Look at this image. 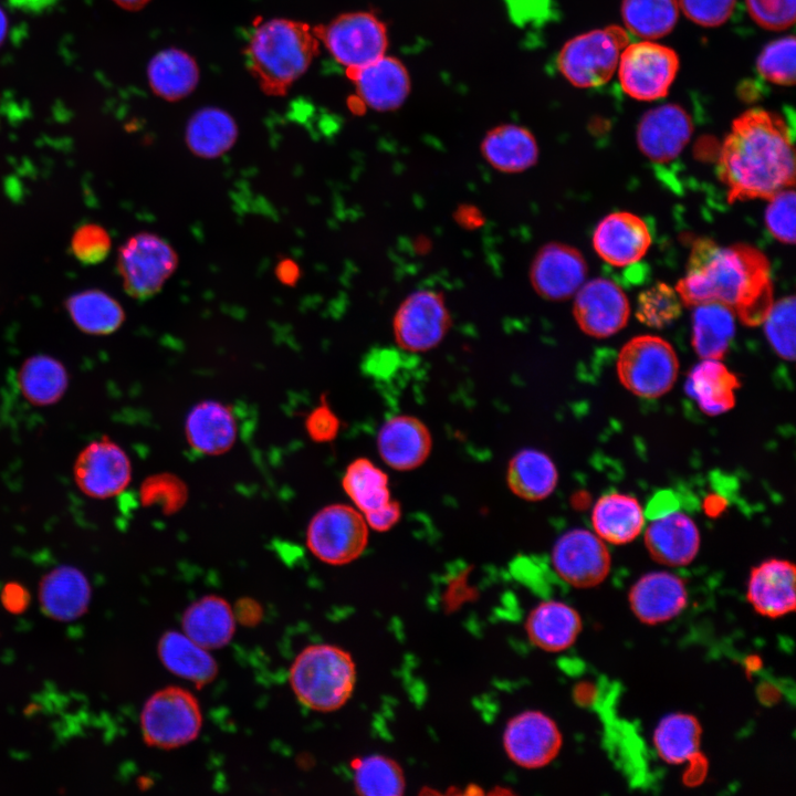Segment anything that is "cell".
Listing matches in <instances>:
<instances>
[{
	"mask_svg": "<svg viewBox=\"0 0 796 796\" xmlns=\"http://www.w3.org/2000/svg\"><path fill=\"white\" fill-rule=\"evenodd\" d=\"M675 291L685 306L720 303L746 326L761 325L774 303L767 258L755 247H721L711 239L694 242Z\"/></svg>",
	"mask_w": 796,
	"mask_h": 796,
	"instance_id": "cell-1",
	"label": "cell"
},
{
	"mask_svg": "<svg viewBox=\"0 0 796 796\" xmlns=\"http://www.w3.org/2000/svg\"><path fill=\"white\" fill-rule=\"evenodd\" d=\"M718 174L729 202L768 200L794 186V146L785 119L763 108L736 117L721 147Z\"/></svg>",
	"mask_w": 796,
	"mask_h": 796,
	"instance_id": "cell-2",
	"label": "cell"
},
{
	"mask_svg": "<svg viewBox=\"0 0 796 796\" xmlns=\"http://www.w3.org/2000/svg\"><path fill=\"white\" fill-rule=\"evenodd\" d=\"M320 44L313 28L304 22L268 20L249 39L248 69L266 95L283 96L307 71Z\"/></svg>",
	"mask_w": 796,
	"mask_h": 796,
	"instance_id": "cell-3",
	"label": "cell"
},
{
	"mask_svg": "<svg viewBox=\"0 0 796 796\" xmlns=\"http://www.w3.org/2000/svg\"><path fill=\"white\" fill-rule=\"evenodd\" d=\"M352 654L335 645L302 649L289 670L291 689L301 704L316 712H334L352 698L356 684Z\"/></svg>",
	"mask_w": 796,
	"mask_h": 796,
	"instance_id": "cell-4",
	"label": "cell"
},
{
	"mask_svg": "<svg viewBox=\"0 0 796 796\" xmlns=\"http://www.w3.org/2000/svg\"><path fill=\"white\" fill-rule=\"evenodd\" d=\"M144 741L153 747L172 750L195 741L202 729V711L196 695L179 685L154 692L140 713Z\"/></svg>",
	"mask_w": 796,
	"mask_h": 796,
	"instance_id": "cell-5",
	"label": "cell"
},
{
	"mask_svg": "<svg viewBox=\"0 0 796 796\" xmlns=\"http://www.w3.org/2000/svg\"><path fill=\"white\" fill-rule=\"evenodd\" d=\"M628 44V32L621 27L591 30L569 39L559 50L556 65L576 87L600 86L612 76Z\"/></svg>",
	"mask_w": 796,
	"mask_h": 796,
	"instance_id": "cell-6",
	"label": "cell"
},
{
	"mask_svg": "<svg viewBox=\"0 0 796 796\" xmlns=\"http://www.w3.org/2000/svg\"><path fill=\"white\" fill-rule=\"evenodd\" d=\"M679 362L673 347L654 335L631 338L620 349L617 374L622 386L633 395L653 399L674 385Z\"/></svg>",
	"mask_w": 796,
	"mask_h": 796,
	"instance_id": "cell-7",
	"label": "cell"
},
{
	"mask_svg": "<svg viewBox=\"0 0 796 796\" xmlns=\"http://www.w3.org/2000/svg\"><path fill=\"white\" fill-rule=\"evenodd\" d=\"M313 30L345 70L360 67L387 54V25L370 11L345 12Z\"/></svg>",
	"mask_w": 796,
	"mask_h": 796,
	"instance_id": "cell-8",
	"label": "cell"
},
{
	"mask_svg": "<svg viewBox=\"0 0 796 796\" xmlns=\"http://www.w3.org/2000/svg\"><path fill=\"white\" fill-rule=\"evenodd\" d=\"M369 527L353 505L331 504L311 519L306 530L310 552L325 564L339 566L357 559L368 544Z\"/></svg>",
	"mask_w": 796,
	"mask_h": 796,
	"instance_id": "cell-9",
	"label": "cell"
},
{
	"mask_svg": "<svg viewBox=\"0 0 796 796\" xmlns=\"http://www.w3.org/2000/svg\"><path fill=\"white\" fill-rule=\"evenodd\" d=\"M177 265L174 248L154 233L134 234L118 250L117 269L124 290L137 300L157 294Z\"/></svg>",
	"mask_w": 796,
	"mask_h": 796,
	"instance_id": "cell-10",
	"label": "cell"
},
{
	"mask_svg": "<svg viewBox=\"0 0 796 796\" xmlns=\"http://www.w3.org/2000/svg\"><path fill=\"white\" fill-rule=\"evenodd\" d=\"M451 326V315L442 295L431 289L408 294L392 317L396 344L410 353H423L437 347Z\"/></svg>",
	"mask_w": 796,
	"mask_h": 796,
	"instance_id": "cell-11",
	"label": "cell"
},
{
	"mask_svg": "<svg viewBox=\"0 0 796 796\" xmlns=\"http://www.w3.org/2000/svg\"><path fill=\"white\" fill-rule=\"evenodd\" d=\"M619 81L622 90L638 101L664 97L679 71L674 50L651 41L628 44L619 57Z\"/></svg>",
	"mask_w": 796,
	"mask_h": 796,
	"instance_id": "cell-12",
	"label": "cell"
},
{
	"mask_svg": "<svg viewBox=\"0 0 796 796\" xmlns=\"http://www.w3.org/2000/svg\"><path fill=\"white\" fill-rule=\"evenodd\" d=\"M551 558L558 577L576 588L601 584L611 568V556L605 542L584 528L564 533L554 544Z\"/></svg>",
	"mask_w": 796,
	"mask_h": 796,
	"instance_id": "cell-13",
	"label": "cell"
},
{
	"mask_svg": "<svg viewBox=\"0 0 796 796\" xmlns=\"http://www.w3.org/2000/svg\"><path fill=\"white\" fill-rule=\"evenodd\" d=\"M563 746L556 722L537 710H526L511 718L503 732V747L517 766L538 769L551 764Z\"/></svg>",
	"mask_w": 796,
	"mask_h": 796,
	"instance_id": "cell-14",
	"label": "cell"
},
{
	"mask_svg": "<svg viewBox=\"0 0 796 796\" xmlns=\"http://www.w3.org/2000/svg\"><path fill=\"white\" fill-rule=\"evenodd\" d=\"M573 312L585 334L605 338L626 326L630 306L619 285L598 277L584 283L576 292Z\"/></svg>",
	"mask_w": 796,
	"mask_h": 796,
	"instance_id": "cell-15",
	"label": "cell"
},
{
	"mask_svg": "<svg viewBox=\"0 0 796 796\" xmlns=\"http://www.w3.org/2000/svg\"><path fill=\"white\" fill-rule=\"evenodd\" d=\"M587 264L582 253L567 244L551 242L535 254L530 268L534 291L548 301H564L585 283Z\"/></svg>",
	"mask_w": 796,
	"mask_h": 796,
	"instance_id": "cell-16",
	"label": "cell"
},
{
	"mask_svg": "<svg viewBox=\"0 0 796 796\" xmlns=\"http://www.w3.org/2000/svg\"><path fill=\"white\" fill-rule=\"evenodd\" d=\"M357 96L376 112H391L401 107L410 95L411 77L405 63L385 54L360 67L346 70Z\"/></svg>",
	"mask_w": 796,
	"mask_h": 796,
	"instance_id": "cell-17",
	"label": "cell"
},
{
	"mask_svg": "<svg viewBox=\"0 0 796 796\" xmlns=\"http://www.w3.org/2000/svg\"><path fill=\"white\" fill-rule=\"evenodd\" d=\"M74 474L84 493L105 499L121 493L128 485L132 464L126 452L115 442L98 440L80 453Z\"/></svg>",
	"mask_w": 796,
	"mask_h": 796,
	"instance_id": "cell-18",
	"label": "cell"
},
{
	"mask_svg": "<svg viewBox=\"0 0 796 796\" xmlns=\"http://www.w3.org/2000/svg\"><path fill=\"white\" fill-rule=\"evenodd\" d=\"M689 593L685 582L667 570L642 575L630 587L628 604L642 624L654 626L678 617L687 607Z\"/></svg>",
	"mask_w": 796,
	"mask_h": 796,
	"instance_id": "cell-19",
	"label": "cell"
},
{
	"mask_svg": "<svg viewBox=\"0 0 796 796\" xmlns=\"http://www.w3.org/2000/svg\"><path fill=\"white\" fill-rule=\"evenodd\" d=\"M692 132V121L687 111L677 104H664L641 117L637 143L650 160L668 163L683 150Z\"/></svg>",
	"mask_w": 796,
	"mask_h": 796,
	"instance_id": "cell-20",
	"label": "cell"
},
{
	"mask_svg": "<svg viewBox=\"0 0 796 796\" xmlns=\"http://www.w3.org/2000/svg\"><path fill=\"white\" fill-rule=\"evenodd\" d=\"M796 569L786 559L769 558L751 569L746 599L761 616L782 618L795 610Z\"/></svg>",
	"mask_w": 796,
	"mask_h": 796,
	"instance_id": "cell-21",
	"label": "cell"
},
{
	"mask_svg": "<svg viewBox=\"0 0 796 796\" xmlns=\"http://www.w3.org/2000/svg\"><path fill=\"white\" fill-rule=\"evenodd\" d=\"M377 449L381 460L396 471L419 468L432 449V437L419 418L397 415L386 420L377 434Z\"/></svg>",
	"mask_w": 796,
	"mask_h": 796,
	"instance_id": "cell-22",
	"label": "cell"
},
{
	"mask_svg": "<svg viewBox=\"0 0 796 796\" xmlns=\"http://www.w3.org/2000/svg\"><path fill=\"white\" fill-rule=\"evenodd\" d=\"M645 545L657 563L682 567L698 555L700 532L689 515L671 511L650 522L645 532Z\"/></svg>",
	"mask_w": 796,
	"mask_h": 796,
	"instance_id": "cell-23",
	"label": "cell"
},
{
	"mask_svg": "<svg viewBox=\"0 0 796 796\" xmlns=\"http://www.w3.org/2000/svg\"><path fill=\"white\" fill-rule=\"evenodd\" d=\"M593 244L598 255L615 266L638 262L651 244L645 221L630 212H614L596 227Z\"/></svg>",
	"mask_w": 796,
	"mask_h": 796,
	"instance_id": "cell-24",
	"label": "cell"
},
{
	"mask_svg": "<svg viewBox=\"0 0 796 796\" xmlns=\"http://www.w3.org/2000/svg\"><path fill=\"white\" fill-rule=\"evenodd\" d=\"M480 151L493 169L520 174L536 164L540 149L528 128L516 123H503L484 134Z\"/></svg>",
	"mask_w": 796,
	"mask_h": 796,
	"instance_id": "cell-25",
	"label": "cell"
},
{
	"mask_svg": "<svg viewBox=\"0 0 796 796\" xmlns=\"http://www.w3.org/2000/svg\"><path fill=\"white\" fill-rule=\"evenodd\" d=\"M583 629L582 617L570 605L561 600H543L527 615L525 631L536 648L561 652L570 648Z\"/></svg>",
	"mask_w": 796,
	"mask_h": 796,
	"instance_id": "cell-26",
	"label": "cell"
},
{
	"mask_svg": "<svg viewBox=\"0 0 796 796\" xmlns=\"http://www.w3.org/2000/svg\"><path fill=\"white\" fill-rule=\"evenodd\" d=\"M185 433L191 448L202 454L219 455L232 448L238 426L231 409L217 400H203L187 415Z\"/></svg>",
	"mask_w": 796,
	"mask_h": 796,
	"instance_id": "cell-27",
	"label": "cell"
},
{
	"mask_svg": "<svg viewBox=\"0 0 796 796\" xmlns=\"http://www.w3.org/2000/svg\"><path fill=\"white\" fill-rule=\"evenodd\" d=\"M182 632L208 650L226 647L235 632V616L230 604L218 595L192 601L181 617Z\"/></svg>",
	"mask_w": 796,
	"mask_h": 796,
	"instance_id": "cell-28",
	"label": "cell"
},
{
	"mask_svg": "<svg viewBox=\"0 0 796 796\" xmlns=\"http://www.w3.org/2000/svg\"><path fill=\"white\" fill-rule=\"evenodd\" d=\"M739 378L720 359H703L687 378L684 390L708 416H719L735 405Z\"/></svg>",
	"mask_w": 796,
	"mask_h": 796,
	"instance_id": "cell-29",
	"label": "cell"
},
{
	"mask_svg": "<svg viewBox=\"0 0 796 796\" xmlns=\"http://www.w3.org/2000/svg\"><path fill=\"white\" fill-rule=\"evenodd\" d=\"M157 649L161 663L169 672L197 687L212 682L218 674V664L210 650L196 643L182 631H166Z\"/></svg>",
	"mask_w": 796,
	"mask_h": 796,
	"instance_id": "cell-30",
	"label": "cell"
},
{
	"mask_svg": "<svg viewBox=\"0 0 796 796\" xmlns=\"http://www.w3.org/2000/svg\"><path fill=\"white\" fill-rule=\"evenodd\" d=\"M595 533L604 541L622 545L633 541L645 525L643 510L633 496L611 492L596 502L591 513Z\"/></svg>",
	"mask_w": 796,
	"mask_h": 796,
	"instance_id": "cell-31",
	"label": "cell"
},
{
	"mask_svg": "<svg viewBox=\"0 0 796 796\" xmlns=\"http://www.w3.org/2000/svg\"><path fill=\"white\" fill-rule=\"evenodd\" d=\"M90 586L75 567L60 566L44 576L40 585L43 610L54 619H75L86 609Z\"/></svg>",
	"mask_w": 796,
	"mask_h": 796,
	"instance_id": "cell-32",
	"label": "cell"
},
{
	"mask_svg": "<svg viewBox=\"0 0 796 796\" xmlns=\"http://www.w3.org/2000/svg\"><path fill=\"white\" fill-rule=\"evenodd\" d=\"M147 76L153 92L170 102L185 98L199 82V67L187 52L169 48L155 54L149 61Z\"/></svg>",
	"mask_w": 796,
	"mask_h": 796,
	"instance_id": "cell-33",
	"label": "cell"
},
{
	"mask_svg": "<svg viewBox=\"0 0 796 796\" xmlns=\"http://www.w3.org/2000/svg\"><path fill=\"white\" fill-rule=\"evenodd\" d=\"M557 481L556 465L543 451L523 449L507 464V486L514 495L525 501L546 499L554 492Z\"/></svg>",
	"mask_w": 796,
	"mask_h": 796,
	"instance_id": "cell-34",
	"label": "cell"
},
{
	"mask_svg": "<svg viewBox=\"0 0 796 796\" xmlns=\"http://www.w3.org/2000/svg\"><path fill=\"white\" fill-rule=\"evenodd\" d=\"M238 138L233 117L218 107H203L189 118L186 144L198 157L217 158L227 153Z\"/></svg>",
	"mask_w": 796,
	"mask_h": 796,
	"instance_id": "cell-35",
	"label": "cell"
},
{
	"mask_svg": "<svg viewBox=\"0 0 796 796\" xmlns=\"http://www.w3.org/2000/svg\"><path fill=\"white\" fill-rule=\"evenodd\" d=\"M735 333V314L720 303L694 306L692 315V346L702 359H721Z\"/></svg>",
	"mask_w": 796,
	"mask_h": 796,
	"instance_id": "cell-36",
	"label": "cell"
},
{
	"mask_svg": "<svg viewBox=\"0 0 796 796\" xmlns=\"http://www.w3.org/2000/svg\"><path fill=\"white\" fill-rule=\"evenodd\" d=\"M702 726L690 713L675 712L664 716L653 731L658 756L671 765L690 763L699 755Z\"/></svg>",
	"mask_w": 796,
	"mask_h": 796,
	"instance_id": "cell-37",
	"label": "cell"
},
{
	"mask_svg": "<svg viewBox=\"0 0 796 796\" xmlns=\"http://www.w3.org/2000/svg\"><path fill=\"white\" fill-rule=\"evenodd\" d=\"M65 308L76 327L91 335L112 334L125 320L122 305L101 290L72 294L65 301Z\"/></svg>",
	"mask_w": 796,
	"mask_h": 796,
	"instance_id": "cell-38",
	"label": "cell"
},
{
	"mask_svg": "<svg viewBox=\"0 0 796 796\" xmlns=\"http://www.w3.org/2000/svg\"><path fill=\"white\" fill-rule=\"evenodd\" d=\"M18 381L29 401L48 406L63 396L69 385V376L61 362L49 355L38 354L23 363Z\"/></svg>",
	"mask_w": 796,
	"mask_h": 796,
	"instance_id": "cell-39",
	"label": "cell"
},
{
	"mask_svg": "<svg viewBox=\"0 0 796 796\" xmlns=\"http://www.w3.org/2000/svg\"><path fill=\"white\" fill-rule=\"evenodd\" d=\"M342 486L353 506L363 514L376 511L391 500L388 475L367 458L355 459L347 465Z\"/></svg>",
	"mask_w": 796,
	"mask_h": 796,
	"instance_id": "cell-40",
	"label": "cell"
},
{
	"mask_svg": "<svg viewBox=\"0 0 796 796\" xmlns=\"http://www.w3.org/2000/svg\"><path fill=\"white\" fill-rule=\"evenodd\" d=\"M354 788L363 796H400L405 793L406 777L394 758L371 754L352 762Z\"/></svg>",
	"mask_w": 796,
	"mask_h": 796,
	"instance_id": "cell-41",
	"label": "cell"
},
{
	"mask_svg": "<svg viewBox=\"0 0 796 796\" xmlns=\"http://www.w3.org/2000/svg\"><path fill=\"white\" fill-rule=\"evenodd\" d=\"M621 17L626 28L643 39L669 34L677 24V0H622Z\"/></svg>",
	"mask_w": 796,
	"mask_h": 796,
	"instance_id": "cell-42",
	"label": "cell"
},
{
	"mask_svg": "<svg viewBox=\"0 0 796 796\" xmlns=\"http://www.w3.org/2000/svg\"><path fill=\"white\" fill-rule=\"evenodd\" d=\"M682 302L671 286L657 283L638 297L637 318L650 327L662 328L681 314Z\"/></svg>",
	"mask_w": 796,
	"mask_h": 796,
	"instance_id": "cell-43",
	"label": "cell"
},
{
	"mask_svg": "<svg viewBox=\"0 0 796 796\" xmlns=\"http://www.w3.org/2000/svg\"><path fill=\"white\" fill-rule=\"evenodd\" d=\"M762 324L775 353L785 360H794L795 297L787 296L773 303Z\"/></svg>",
	"mask_w": 796,
	"mask_h": 796,
	"instance_id": "cell-44",
	"label": "cell"
},
{
	"mask_svg": "<svg viewBox=\"0 0 796 796\" xmlns=\"http://www.w3.org/2000/svg\"><path fill=\"white\" fill-rule=\"evenodd\" d=\"M760 75L771 83L789 86L795 83V38L775 40L767 44L756 61Z\"/></svg>",
	"mask_w": 796,
	"mask_h": 796,
	"instance_id": "cell-45",
	"label": "cell"
},
{
	"mask_svg": "<svg viewBox=\"0 0 796 796\" xmlns=\"http://www.w3.org/2000/svg\"><path fill=\"white\" fill-rule=\"evenodd\" d=\"M765 223L771 234L783 243L795 242V192L784 189L768 199Z\"/></svg>",
	"mask_w": 796,
	"mask_h": 796,
	"instance_id": "cell-46",
	"label": "cell"
},
{
	"mask_svg": "<svg viewBox=\"0 0 796 796\" xmlns=\"http://www.w3.org/2000/svg\"><path fill=\"white\" fill-rule=\"evenodd\" d=\"M112 241L108 232L96 223L78 227L71 239V250L83 264H97L109 253Z\"/></svg>",
	"mask_w": 796,
	"mask_h": 796,
	"instance_id": "cell-47",
	"label": "cell"
},
{
	"mask_svg": "<svg viewBox=\"0 0 796 796\" xmlns=\"http://www.w3.org/2000/svg\"><path fill=\"white\" fill-rule=\"evenodd\" d=\"M751 18L762 28L782 31L795 22V0H745Z\"/></svg>",
	"mask_w": 796,
	"mask_h": 796,
	"instance_id": "cell-48",
	"label": "cell"
},
{
	"mask_svg": "<svg viewBox=\"0 0 796 796\" xmlns=\"http://www.w3.org/2000/svg\"><path fill=\"white\" fill-rule=\"evenodd\" d=\"M736 0H679L684 15L695 24L719 27L732 15Z\"/></svg>",
	"mask_w": 796,
	"mask_h": 796,
	"instance_id": "cell-49",
	"label": "cell"
},
{
	"mask_svg": "<svg viewBox=\"0 0 796 796\" xmlns=\"http://www.w3.org/2000/svg\"><path fill=\"white\" fill-rule=\"evenodd\" d=\"M146 495L150 502L172 512L185 503L187 491L179 479L168 474L153 478L146 485Z\"/></svg>",
	"mask_w": 796,
	"mask_h": 796,
	"instance_id": "cell-50",
	"label": "cell"
},
{
	"mask_svg": "<svg viewBox=\"0 0 796 796\" xmlns=\"http://www.w3.org/2000/svg\"><path fill=\"white\" fill-rule=\"evenodd\" d=\"M511 21L521 28L545 22L552 12L553 0H503Z\"/></svg>",
	"mask_w": 796,
	"mask_h": 796,
	"instance_id": "cell-51",
	"label": "cell"
},
{
	"mask_svg": "<svg viewBox=\"0 0 796 796\" xmlns=\"http://www.w3.org/2000/svg\"><path fill=\"white\" fill-rule=\"evenodd\" d=\"M305 428L314 441L329 442L338 433L339 420L326 404H322L310 412Z\"/></svg>",
	"mask_w": 796,
	"mask_h": 796,
	"instance_id": "cell-52",
	"label": "cell"
},
{
	"mask_svg": "<svg viewBox=\"0 0 796 796\" xmlns=\"http://www.w3.org/2000/svg\"><path fill=\"white\" fill-rule=\"evenodd\" d=\"M363 515L369 528L376 532H386L391 530L399 522L401 507L397 501L391 499L380 509Z\"/></svg>",
	"mask_w": 796,
	"mask_h": 796,
	"instance_id": "cell-53",
	"label": "cell"
},
{
	"mask_svg": "<svg viewBox=\"0 0 796 796\" xmlns=\"http://www.w3.org/2000/svg\"><path fill=\"white\" fill-rule=\"evenodd\" d=\"M2 597L9 610H21L27 604V593L18 585H9Z\"/></svg>",
	"mask_w": 796,
	"mask_h": 796,
	"instance_id": "cell-54",
	"label": "cell"
},
{
	"mask_svg": "<svg viewBox=\"0 0 796 796\" xmlns=\"http://www.w3.org/2000/svg\"><path fill=\"white\" fill-rule=\"evenodd\" d=\"M10 3L19 9L28 11L42 10L56 0H9Z\"/></svg>",
	"mask_w": 796,
	"mask_h": 796,
	"instance_id": "cell-55",
	"label": "cell"
},
{
	"mask_svg": "<svg viewBox=\"0 0 796 796\" xmlns=\"http://www.w3.org/2000/svg\"><path fill=\"white\" fill-rule=\"evenodd\" d=\"M123 9L135 11L144 8L150 0H113Z\"/></svg>",
	"mask_w": 796,
	"mask_h": 796,
	"instance_id": "cell-56",
	"label": "cell"
},
{
	"mask_svg": "<svg viewBox=\"0 0 796 796\" xmlns=\"http://www.w3.org/2000/svg\"><path fill=\"white\" fill-rule=\"evenodd\" d=\"M8 18L6 12L0 8V45L3 43L8 32Z\"/></svg>",
	"mask_w": 796,
	"mask_h": 796,
	"instance_id": "cell-57",
	"label": "cell"
}]
</instances>
